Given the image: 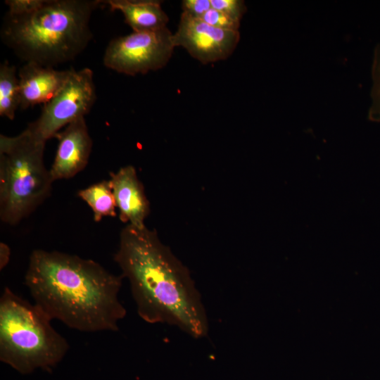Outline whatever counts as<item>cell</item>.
<instances>
[{"instance_id":"cell-1","label":"cell","mask_w":380,"mask_h":380,"mask_svg":"<svg viewBox=\"0 0 380 380\" xmlns=\"http://www.w3.org/2000/svg\"><path fill=\"white\" fill-rule=\"evenodd\" d=\"M113 259L144 321L175 326L194 338L207 335L206 312L190 272L156 230L127 224Z\"/></svg>"},{"instance_id":"cell-2","label":"cell","mask_w":380,"mask_h":380,"mask_svg":"<svg viewBox=\"0 0 380 380\" xmlns=\"http://www.w3.org/2000/svg\"><path fill=\"white\" fill-rule=\"evenodd\" d=\"M123 278L93 260L37 249L30 254L25 284L51 319L82 332L116 331L126 315L119 300Z\"/></svg>"},{"instance_id":"cell-3","label":"cell","mask_w":380,"mask_h":380,"mask_svg":"<svg viewBox=\"0 0 380 380\" xmlns=\"http://www.w3.org/2000/svg\"><path fill=\"white\" fill-rule=\"evenodd\" d=\"M102 1L44 0L36 10L23 15L6 13L1 38L25 63L44 66L70 61L93 38L90 20Z\"/></svg>"},{"instance_id":"cell-4","label":"cell","mask_w":380,"mask_h":380,"mask_svg":"<svg viewBox=\"0 0 380 380\" xmlns=\"http://www.w3.org/2000/svg\"><path fill=\"white\" fill-rule=\"evenodd\" d=\"M51 320L6 287L0 298V360L23 374L57 365L70 346Z\"/></svg>"},{"instance_id":"cell-5","label":"cell","mask_w":380,"mask_h":380,"mask_svg":"<svg viewBox=\"0 0 380 380\" xmlns=\"http://www.w3.org/2000/svg\"><path fill=\"white\" fill-rule=\"evenodd\" d=\"M45 141L25 129L14 137L0 135V218L18 224L50 195L51 177L44 161Z\"/></svg>"},{"instance_id":"cell-6","label":"cell","mask_w":380,"mask_h":380,"mask_svg":"<svg viewBox=\"0 0 380 380\" xmlns=\"http://www.w3.org/2000/svg\"><path fill=\"white\" fill-rule=\"evenodd\" d=\"M96 99L94 74L88 68L73 70L60 91L44 104L39 118L25 130L46 142L63 127L89 113Z\"/></svg>"},{"instance_id":"cell-7","label":"cell","mask_w":380,"mask_h":380,"mask_svg":"<svg viewBox=\"0 0 380 380\" xmlns=\"http://www.w3.org/2000/svg\"><path fill=\"white\" fill-rule=\"evenodd\" d=\"M172 35L166 27L115 37L106 46L103 65L132 76L160 69L167 65L175 47Z\"/></svg>"},{"instance_id":"cell-8","label":"cell","mask_w":380,"mask_h":380,"mask_svg":"<svg viewBox=\"0 0 380 380\" xmlns=\"http://www.w3.org/2000/svg\"><path fill=\"white\" fill-rule=\"evenodd\" d=\"M239 39V31L215 27L184 12L177 30L172 35L175 47H184L193 58L203 64L227 58Z\"/></svg>"},{"instance_id":"cell-9","label":"cell","mask_w":380,"mask_h":380,"mask_svg":"<svg viewBox=\"0 0 380 380\" xmlns=\"http://www.w3.org/2000/svg\"><path fill=\"white\" fill-rule=\"evenodd\" d=\"M55 138L58 144L49 169L51 177L53 181L72 178L85 168L92 148L84 117L68 125Z\"/></svg>"},{"instance_id":"cell-10","label":"cell","mask_w":380,"mask_h":380,"mask_svg":"<svg viewBox=\"0 0 380 380\" xmlns=\"http://www.w3.org/2000/svg\"><path fill=\"white\" fill-rule=\"evenodd\" d=\"M110 176L120 221L137 227L145 226L150 203L134 167H122L116 172H110Z\"/></svg>"},{"instance_id":"cell-11","label":"cell","mask_w":380,"mask_h":380,"mask_svg":"<svg viewBox=\"0 0 380 380\" xmlns=\"http://www.w3.org/2000/svg\"><path fill=\"white\" fill-rule=\"evenodd\" d=\"M74 69L58 70L53 67L25 63L18 73L20 108L27 109L46 103L63 87Z\"/></svg>"},{"instance_id":"cell-12","label":"cell","mask_w":380,"mask_h":380,"mask_svg":"<svg viewBox=\"0 0 380 380\" xmlns=\"http://www.w3.org/2000/svg\"><path fill=\"white\" fill-rule=\"evenodd\" d=\"M113 11H120L134 32H151L167 27L169 18L160 1L155 0L102 1Z\"/></svg>"},{"instance_id":"cell-13","label":"cell","mask_w":380,"mask_h":380,"mask_svg":"<svg viewBox=\"0 0 380 380\" xmlns=\"http://www.w3.org/2000/svg\"><path fill=\"white\" fill-rule=\"evenodd\" d=\"M77 196L91 208L96 222L106 216L117 215V204L109 180H103L82 189Z\"/></svg>"},{"instance_id":"cell-14","label":"cell","mask_w":380,"mask_h":380,"mask_svg":"<svg viewBox=\"0 0 380 380\" xmlns=\"http://www.w3.org/2000/svg\"><path fill=\"white\" fill-rule=\"evenodd\" d=\"M20 108V89L17 70L7 61L0 65V115L15 118Z\"/></svg>"},{"instance_id":"cell-15","label":"cell","mask_w":380,"mask_h":380,"mask_svg":"<svg viewBox=\"0 0 380 380\" xmlns=\"http://www.w3.org/2000/svg\"><path fill=\"white\" fill-rule=\"evenodd\" d=\"M371 77V103L368 116L372 121L380 122V42L376 45L374 51Z\"/></svg>"},{"instance_id":"cell-16","label":"cell","mask_w":380,"mask_h":380,"mask_svg":"<svg viewBox=\"0 0 380 380\" xmlns=\"http://www.w3.org/2000/svg\"><path fill=\"white\" fill-rule=\"evenodd\" d=\"M201 19L211 26L225 30L239 31L240 26L239 21L213 8L208 10Z\"/></svg>"},{"instance_id":"cell-17","label":"cell","mask_w":380,"mask_h":380,"mask_svg":"<svg viewBox=\"0 0 380 380\" xmlns=\"http://www.w3.org/2000/svg\"><path fill=\"white\" fill-rule=\"evenodd\" d=\"M210 2L213 8L220 11L239 22L246 11V7L243 1L210 0Z\"/></svg>"},{"instance_id":"cell-18","label":"cell","mask_w":380,"mask_h":380,"mask_svg":"<svg viewBox=\"0 0 380 380\" xmlns=\"http://www.w3.org/2000/svg\"><path fill=\"white\" fill-rule=\"evenodd\" d=\"M5 2L8 7L7 13L23 15L37 9L44 0H7Z\"/></svg>"},{"instance_id":"cell-19","label":"cell","mask_w":380,"mask_h":380,"mask_svg":"<svg viewBox=\"0 0 380 380\" xmlns=\"http://www.w3.org/2000/svg\"><path fill=\"white\" fill-rule=\"evenodd\" d=\"M182 6L184 13L198 19L212 8L210 0H184Z\"/></svg>"},{"instance_id":"cell-20","label":"cell","mask_w":380,"mask_h":380,"mask_svg":"<svg viewBox=\"0 0 380 380\" xmlns=\"http://www.w3.org/2000/svg\"><path fill=\"white\" fill-rule=\"evenodd\" d=\"M11 251L9 246L1 242L0 243V269H4L10 260Z\"/></svg>"}]
</instances>
